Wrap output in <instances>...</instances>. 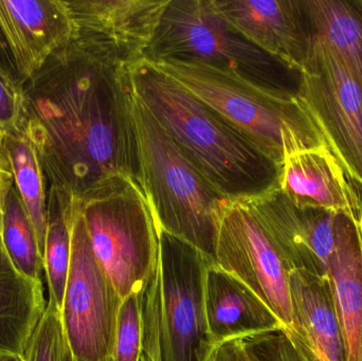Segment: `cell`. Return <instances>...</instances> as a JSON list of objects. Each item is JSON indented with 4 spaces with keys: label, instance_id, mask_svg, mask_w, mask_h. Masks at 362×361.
<instances>
[{
    "label": "cell",
    "instance_id": "1",
    "mask_svg": "<svg viewBox=\"0 0 362 361\" xmlns=\"http://www.w3.org/2000/svg\"><path fill=\"white\" fill-rule=\"evenodd\" d=\"M17 131L74 201L114 176L140 182L129 69L72 40L25 83Z\"/></svg>",
    "mask_w": 362,
    "mask_h": 361
},
{
    "label": "cell",
    "instance_id": "2",
    "mask_svg": "<svg viewBox=\"0 0 362 361\" xmlns=\"http://www.w3.org/2000/svg\"><path fill=\"white\" fill-rule=\"evenodd\" d=\"M129 80L136 99L230 201H250L278 188L281 167L151 61L129 68Z\"/></svg>",
    "mask_w": 362,
    "mask_h": 361
},
{
    "label": "cell",
    "instance_id": "3",
    "mask_svg": "<svg viewBox=\"0 0 362 361\" xmlns=\"http://www.w3.org/2000/svg\"><path fill=\"white\" fill-rule=\"evenodd\" d=\"M151 63L223 117L279 167L298 150L329 146L293 91L261 86L198 61Z\"/></svg>",
    "mask_w": 362,
    "mask_h": 361
},
{
    "label": "cell",
    "instance_id": "4",
    "mask_svg": "<svg viewBox=\"0 0 362 361\" xmlns=\"http://www.w3.org/2000/svg\"><path fill=\"white\" fill-rule=\"evenodd\" d=\"M139 179L159 228L214 261L227 199L181 153L133 93Z\"/></svg>",
    "mask_w": 362,
    "mask_h": 361
},
{
    "label": "cell",
    "instance_id": "5",
    "mask_svg": "<svg viewBox=\"0 0 362 361\" xmlns=\"http://www.w3.org/2000/svg\"><path fill=\"white\" fill-rule=\"evenodd\" d=\"M78 203L93 254L121 298L144 294L158 258L159 227L140 182L114 176Z\"/></svg>",
    "mask_w": 362,
    "mask_h": 361
},
{
    "label": "cell",
    "instance_id": "6",
    "mask_svg": "<svg viewBox=\"0 0 362 361\" xmlns=\"http://www.w3.org/2000/svg\"><path fill=\"white\" fill-rule=\"evenodd\" d=\"M144 59L198 61L261 86L293 91L283 82L288 68L234 29L210 0H170Z\"/></svg>",
    "mask_w": 362,
    "mask_h": 361
},
{
    "label": "cell",
    "instance_id": "7",
    "mask_svg": "<svg viewBox=\"0 0 362 361\" xmlns=\"http://www.w3.org/2000/svg\"><path fill=\"white\" fill-rule=\"evenodd\" d=\"M158 232L161 361H210L216 345L206 322L204 281L214 261L160 228Z\"/></svg>",
    "mask_w": 362,
    "mask_h": 361
},
{
    "label": "cell",
    "instance_id": "8",
    "mask_svg": "<svg viewBox=\"0 0 362 361\" xmlns=\"http://www.w3.org/2000/svg\"><path fill=\"white\" fill-rule=\"evenodd\" d=\"M298 73L296 95L362 194V78L315 40Z\"/></svg>",
    "mask_w": 362,
    "mask_h": 361
},
{
    "label": "cell",
    "instance_id": "9",
    "mask_svg": "<svg viewBox=\"0 0 362 361\" xmlns=\"http://www.w3.org/2000/svg\"><path fill=\"white\" fill-rule=\"evenodd\" d=\"M123 299L98 263L80 203L74 199L71 259L62 307V324L74 358L114 357L117 322Z\"/></svg>",
    "mask_w": 362,
    "mask_h": 361
},
{
    "label": "cell",
    "instance_id": "10",
    "mask_svg": "<svg viewBox=\"0 0 362 361\" xmlns=\"http://www.w3.org/2000/svg\"><path fill=\"white\" fill-rule=\"evenodd\" d=\"M214 263L266 303L282 322L284 331L291 328V271L245 201H230L221 213Z\"/></svg>",
    "mask_w": 362,
    "mask_h": 361
},
{
    "label": "cell",
    "instance_id": "11",
    "mask_svg": "<svg viewBox=\"0 0 362 361\" xmlns=\"http://www.w3.org/2000/svg\"><path fill=\"white\" fill-rule=\"evenodd\" d=\"M170 0H63L71 40L121 67L146 59Z\"/></svg>",
    "mask_w": 362,
    "mask_h": 361
},
{
    "label": "cell",
    "instance_id": "12",
    "mask_svg": "<svg viewBox=\"0 0 362 361\" xmlns=\"http://www.w3.org/2000/svg\"><path fill=\"white\" fill-rule=\"evenodd\" d=\"M245 203L280 250L289 271L329 277L338 213L296 207L278 188Z\"/></svg>",
    "mask_w": 362,
    "mask_h": 361
},
{
    "label": "cell",
    "instance_id": "13",
    "mask_svg": "<svg viewBox=\"0 0 362 361\" xmlns=\"http://www.w3.org/2000/svg\"><path fill=\"white\" fill-rule=\"evenodd\" d=\"M247 40L289 70L308 61L312 36L301 0H210Z\"/></svg>",
    "mask_w": 362,
    "mask_h": 361
},
{
    "label": "cell",
    "instance_id": "14",
    "mask_svg": "<svg viewBox=\"0 0 362 361\" xmlns=\"http://www.w3.org/2000/svg\"><path fill=\"white\" fill-rule=\"evenodd\" d=\"M279 190L296 207L346 214L362 222V194L329 146L298 150L281 165Z\"/></svg>",
    "mask_w": 362,
    "mask_h": 361
},
{
    "label": "cell",
    "instance_id": "15",
    "mask_svg": "<svg viewBox=\"0 0 362 361\" xmlns=\"http://www.w3.org/2000/svg\"><path fill=\"white\" fill-rule=\"evenodd\" d=\"M293 326L282 331L300 361H346L329 277L289 273Z\"/></svg>",
    "mask_w": 362,
    "mask_h": 361
},
{
    "label": "cell",
    "instance_id": "16",
    "mask_svg": "<svg viewBox=\"0 0 362 361\" xmlns=\"http://www.w3.org/2000/svg\"><path fill=\"white\" fill-rule=\"evenodd\" d=\"M0 25L25 83L72 37L63 0H0Z\"/></svg>",
    "mask_w": 362,
    "mask_h": 361
},
{
    "label": "cell",
    "instance_id": "17",
    "mask_svg": "<svg viewBox=\"0 0 362 361\" xmlns=\"http://www.w3.org/2000/svg\"><path fill=\"white\" fill-rule=\"evenodd\" d=\"M204 309L213 343L284 331L276 314L238 278L211 263L204 281Z\"/></svg>",
    "mask_w": 362,
    "mask_h": 361
},
{
    "label": "cell",
    "instance_id": "18",
    "mask_svg": "<svg viewBox=\"0 0 362 361\" xmlns=\"http://www.w3.org/2000/svg\"><path fill=\"white\" fill-rule=\"evenodd\" d=\"M329 280L346 361H362V222L338 213Z\"/></svg>",
    "mask_w": 362,
    "mask_h": 361
},
{
    "label": "cell",
    "instance_id": "19",
    "mask_svg": "<svg viewBox=\"0 0 362 361\" xmlns=\"http://www.w3.org/2000/svg\"><path fill=\"white\" fill-rule=\"evenodd\" d=\"M46 307L42 280L21 275L0 239V360L25 358Z\"/></svg>",
    "mask_w": 362,
    "mask_h": 361
},
{
    "label": "cell",
    "instance_id": "20",
    "mask_svg": "<svg viewBox=\"0 0 362 361\" xmlns=\"http://www.w3.org/2000/svg\"><path fill=\"white\" fill-rule=\"evenodd\" d=\"M312 40L341 57L362 78V0H301Z\"/></svg>",
    "mask_w": 362,
    "mask_h": 361
},
{
    "label": "cell",
    "instance_id": "21",
    "mask_svg": "<svg viewBox=\"0 0 362 361\" xmlns=\"http://www.w3.org/2000/svg\"><path fill=\"white\" fill-rule=\"evenodd\" d=\"M4 146L12 165L15 187L33 225L40 251L44 254L48 223V180L35 148L23 134L18 131L6 134Z\"/></svg>",
    "mask_w": 362,
    "mask_h": 361
},
{
    "label": "cell",
    "instance_id": "22",
    "mask_svg": "<svg viewBox=\"0 0 362 361\" xmlns=\"http://www.w3.org/2000/svg\"><path fill=\"white\" fill-rule=\"evenodd\" d=\"M72 211L74 199L50 187L42 262L48 283L49 301L54 303L59 311L63 307L71 259Z\"/></svg>",
    "mask_w": 362,
    "mask_h": 361
},
{
    "label": "cell",
    "instance_id": "23",
    "mask_svg": "<svg viewBox=\"0 0 362 361\" xmlns=\"http://www.w3.org/2000/svg\"><path fill=\"white\" fill-rule=\"evenodd\" d=\"M2 244L17 271L31 280H42V254L37 237L16 187H12L2 207Z\"/></svg>",
    "mask_w": 362,
    "mask_h": 361
},
{
    "label": "cell",
    "instance_id": "24",
    "mask_svg": "<svg viewBox=\"0 0 362 361\" xmlns=\"http://www.w3.org/2000/svg\"><path fill=\"white\" fill-rule=\"evenodd\" d=\"M25 361H74L62 324L61 311L48 301L42 319L28 343Z\"/></svg>",
    "mask_w": 362,
    "mask_h": 361
},
{
    "label": "cell",
    "instance_id": "25",
    "mask_svg": "<svg viewBox=\"0 0 362 361\" xmlns=\"http://www.w3.org/2000/svg\"><path fill=\"white\" fill-rule=\"evenodd\" d=\"M142 297L133 294L123 300L117 322L114 361H140L144 341Z\"/></svg>",
    "mask_w": 362,
    "mask_h": 361
},
{
    "label": "cell",
    "instance_id": "26",
    "mask_svg": "<svg viewBox=\"0 0 362 361\" xmlns=\"http://www.w3.org/2000/svg\"><path fill=\"white\" fill-rule=\"evenodd\" d=\"M242 341L253 361H300L282 331Z\"/></svg>",
    "mask_w": 362,
    "mask_h": 361
},
{
    "label": "cell",
    "instance_id": "27",
    "mask_svg": "<svg viewBox=\"0 0 362 361\" xmlns=\"http://www.w3.org/2000/svg\"><path fill=\"white\" fill-rule=\"evenodd\" d=\"M23 87L13 82L0 71V133L17 131L21 107Z\"/></svg>",
    "mask_w": 362,
    "mask_h": 361
},
{
    "label": "cell",
    "instance_id": "28",
    "mask_svg": "<svg viewBox=\"0 0 362 361\" xmlns=\"http://www.w3.org/2000/svg\"><path fill=\"white\" fill-rule=\"evenodd\" d=\"M0 71L6 74L8 78H11L19 86H25V81L23 80V76L19 71L18 66L15 61L14 55H13L10 45L4 35L1 25H0Z\"/></svg>",
    "mask_w": 362,
    "mask_h": 361
},
{
    "label": "cell",
    "instance_id": "29",
    "mask_svg": "<svg viewBox=\"0 0 362 361\" xmlns=\"http://www.w3.org/2000/svg\"><path fill=\"white\" fill-rule=\"evenodd\" d=\"M211 361H253L245 348L242 339L228 341L218 345Z\"/></svg>",
    "mask_w": 362,
    "mask_h": 361
},
{
    "label": "cell",
    "instance_id": "30",
    "mask_svg": "<svg viewBox=\"0 0 362 361\" xmlns=\"http://www.w3.org/2000/svg\"><path fill=\"white\" fill-rule=\"evenodd\" d=\"M14 186V173L8 150L4 146V134L0 133V197H6Z\"/></svg>",
    "mask_w": 362,
    "mask_h": 361
},
{
    "label": "cell",
    "instance_id": "31",
    "mask_svg": "<svg viewBox=\"0 0 362 361\" xmlns=\"http://www.w3.org/2000/svg\"><path fill=\"white\" fill-rule=\"evenodd\" d=\"M4 197H0V239H2V207Z\"/></svg>",
    "mask_w": 362,
    "mask_h": 361
},
{
    "label": "cell",
    "instance_id": "32",
    "mask_svg": "<svg viewBox=\"0 0 362 361\" xmlns=\"http://www.w3.org/2000/svg\"><path fill=\"white\" fill-rule=\"evenodd\" d=\"M0 361H25V358H16V357H10V358H2Z\"/></svg>",
    "mask_w": 362,
    "mask_h": 361
},
{
    "label": "cell",
    "instance_id": "33",
    "mask_svg": "<svg viewBox=\"0 0 362 361\" xmlns=\"http://www.w3.org/2000/svg\"><path fill=\"white\" fill-rule=\"evenodd\" d=\"M74 361H80V360H76V358H74ZM103 361H114V358H110V360H103Z\"/></svg>",
    "mask_w": 362,
    "mask_h": 361
},
{
    "label": "cell",
    "instance_id": "34",
    "mask_svg": "<svg viewBox=\"0 0 362 361\" xmlns=\"http://www.w3.org/2000/svg\"><path fill=\"white\" fill-rule=\"evenodd\" d=\"M211 361V360H210Z\"/></svg>",
    "mask_w": 362,
    "mask_h": 361
}]
</instances>
